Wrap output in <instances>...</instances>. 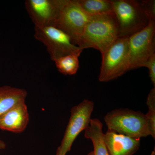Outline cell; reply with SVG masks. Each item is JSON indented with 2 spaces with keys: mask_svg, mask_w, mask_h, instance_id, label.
I'll list each match as a JSON object with an SVG mask.
<instances>
[{
  "mask_svg": "<svg viewBox=\"0 0 155 155\" xmlns=\"http://www.w3.org/2000/svg\"><path fill=\"white\" fill-rule=\"evenodd\" d=\"M119 38V25L114 13L94 15L91 16L76 45L83 50L93 48L102 54Z\"/></svg>",
  "mask_w": 155,
  "mask_h": 155,
  "instance_id": "cell-1",
  "label": "cell"
},
{
  "mask_svg": "<svg viewBox=\"0 0 155 155\" xmlns=\"http://www.w3.org/2000/svg\"><path fill=\"white\" fill-rule=\"evenodd\" d=\"M104 119L108 129L116 133L138 139L150 135L147 118L140 111L115 109L106 114Z\"/></svg>",
  "mask_w": 155,
  "mask_h": 155,
  "instance_id": "cell-2",
  "label": "cell"
},
{
  "mask_svg": "<svg viewBox=\"0 0 155 155\" xmlns=\"http://www.w3.org/2000/svg\"><path fill=\"white\" fill-rule=\"evenodd\" d=\"M112 2L119 25V37H129L145 28L150 22L140 1L115 0Z\"/></svg>",
  "mask_w": 155,
  "mask_h": 155,
  "instance_id": "cell-3",
  "label": "cell"
},
{
  "mask_svg": "<svg viewBox=\"0 0 155 155\" xmlns=\"http://www.w3.org/2000/svg\"><path fill=\"white\" fill-rule=\"evenodd\" d=\"M128 37H119L104 52L101 54V66L98 79L108 82L129 71Z\"/></svg>",
  "mask_w": 155,
  "mask_h": 155,
  "instance_id": "cell-4",
  "label": "cell"
},
{
  "mask_svg": "<svg viewBox=\"0 0 155 155\" xmlns=\"http://www.w3.org/2000/svg\"><path fill=\"white\" fill-rule=\"evenodd\" d=\"M90 17L81 7L77 0H61L58 15L52 25L68 34L76 45Z\"/></svg>",
  "mask_w": 155,
  "mask_h": 155,
  "instance_id": "cell-5",
  "label": "cell"
},
{
  "mask_svg": "<svg viewBox=\"0 0 155 155\" xmlns=\"http://www.w3.org/2000/svg\"><path fill=\"white\" fill-rule=\"evenodd\" d=\"M34 31L35 38L45 45L53 61L70 54H81L83 51L68 34L53 25L35 26Z\"/></svg>",
  "mask_w": 155,
  "mask_h": 155,
  "instance_id": "cell-6",
  "label": "cell"
},
{
  "mask_svg": "<svg viewBox=\"0 0 155 155\" xmlns=\"http://www.w3.org/2000/svg\"><path fill=\"white\" fill-rule=\"evenodd\" d=\"M155 21L128 37L129 71L144 67L150 57L155 54Z\"/></svg>",
  "mask_w": 155,
  "mask_h": 155,
  "instance_id": "cell-7",
  "label": "cell"
},
{
  "mask_svg": "<svg viewBox=\"0 0 155 155\" xmlns=\"http://www.w3.org/2000/svg\"><path fill=\"white\" fill-rule=\"evenodd\" d=\"M94 107L93 101L84 99L71 109V116L61 146L58 147L63 155L70 150L78 136L88 127Z\"/></svg>",
  "mask_w": 155,
  "mask_h": 155,
  "instance_id": "cell-8",
  "label": "cell"
},
{
  "mask_svg": "<svg viewBox=\"0 0 155 155\" xmlns=\"http://www.w3.org/2000/svg\"><path fill=\"white\" fill-rule=\"evenodd\" d=\"M61 0H26L25 8L35 26L52 25L58 15Z\"/></svg>",
  "mask_w": 155,
  "mask_h": 155,
  "instance_id": "cell-9",
  "label": "cell"
},
{
  "mask_svg": "<svg viewBox=\"0 0 155 155\" xmlns=\"http://www.w3.org/2000/svg\"><path fill=\"white\" fill-rule=\"evenodd\" d=\"M29 120L28 108L25 101H23L0 116V129L14 133H21L27 127Z\"/></svg>",
  "mask_w": 155,
  "mask_h": 155,
  "instance_id": "cell-10",
  "label": "cell"
},
{
  "mask_svg": "<svg viewBox=\"0 0 155 155\" xmlns=\"http://www.w3.org/2000/svg\"><path fill=\"white\" fill-rule=\"evenodd\" d=\"M140 140L109 129L104 134L105 143L109 155H133L139 149Z\"/></svg>",
  "mask_w": 155,
  "mask_h": 155,
  "instance_id": "cell-11",
  "label": "cell"
},
{
  "mask_svg": "<svg viewBox=\"0 0 155 155\" xmlns=\"http://www.w3.org/2000/svg\"><path fill=\"white\" fill-rule=\"evenodd\" d=\"M103 125L99 119H91L84 137L92 142L94 150L87 155H109L104 141Z\"/></svg>",
  "mask_w": 155,
  "mask_h": 155,
  "instance_id": "cell-12",
  "label": "cell"
},
{
  "mask_svg": "<svg viewBox=\"0 0 155 155\" xmlns=\"http://www.w3.org/2000/svg\"><path fill=\"white\" fill-rule=\"evenodd\" d=\"M27 96V92L24 89L0 87V116L15 105L25 101Z\"/></svg>",
  "mask_w": 155,
  "mask_h": 155,
  "instance_id": "cell-13",
  "label": "cell"
},
{
  "mask_svg": "<svg viewBox=\"0 0 155 155\" xmlns=\"http://www.w3.org/2000/svg\"><path fill=\"white\" fill-rule=\"evenodd\" d=\"M84 11L89 16L114 13L112 1L77 0Z\"/></svg>",
  "mask_w": 155,
  "mask_h": 155,
  "instance_id": "cell-14",
  "label": "cell"
},
{
  "mask_svg": "<svg viewBox=\"0 0 155 155\" xmlns=\"http://www.w3.org/2000/svg\"><path fill=\"white\" fill-rule=\"evenodd\" d=\"M80 55L79 54H70L54 61L58 71L64 75H75L79 69Z\"/></svg>",
  "mask_w": 155,
  "mask_h": 155,
  "instance_id": "cell-15",
  "label": "cell"
},
{
  "mask_svg": "<svg viewBox=\"0 0 155 155\" xmlns=\"http://www.w3.org/2000/svg\"><path fill=\"white\" fill-rule=\"evenodd\" d=\"M141 4L145 13L151 21H155V1L154 0L142 1Z\"/></svg>",
  "mask_w": 155,
  "mask_h": 155,
  "instance_id": "cell-16",
  "label": "cell"
},
{
  "mask_svg": "<svg viewBox=\"0 0 155 155\" xmlns=\"http://www.w3.org/2000/svg\"><path fill=\"white\" fill-rule=\"evenodd\" d=\"M144 67L148 69L151 81L154 87H155V54L150 57L145 64Z\"/></svg>",
  "mask_w": 155,
  "mask_h": 155,
  "instance_id": "cell-17",
  "label": "cell"
},
{
  "mask_svg": "<svg viewBox=\"0 0 155 155\" xmlns=\"http://www.w3.org/2000/svg\"><path fill=\"white\" fill-rule=\"evenodd\" d=\"M6 147L5 143L0 138V150L5 149Z\"/></svg>",
  "mask_w": 155,
  "mask_h": 155,
  "instance_id": "cell-18",
  "label": "cell"
},
{
  "mask_svg": "<svg viewBox=\"0 0 155 155\" xmlns=\"http://www.w3.org/2000/svg\"><path fill=\"white\" fill-rule=\"evenodd\" d=\"M56 155H63L61 153V151L58 147V149H57V152H56Z\"/></svg>",
  "mask_w": 155,
  "mask_h": 155,
  "instance_id": "cell-19",
  "label": "cell"
},
{
  "mask_svg": "<svg viewBox=\"0 0 155 155\" xmlns=\"http://www.w3.org/2000/svg\"><path fill=\"white\" fill-rule=\"evenodd\" d=\"M151 155H155V149H154V150L153 151Z\"/></svg>",
  "mask_w": 155,
  "mask_h": 155,
  "instance_id": "cell-20",
  "label": "cell"
}]
</instances>
